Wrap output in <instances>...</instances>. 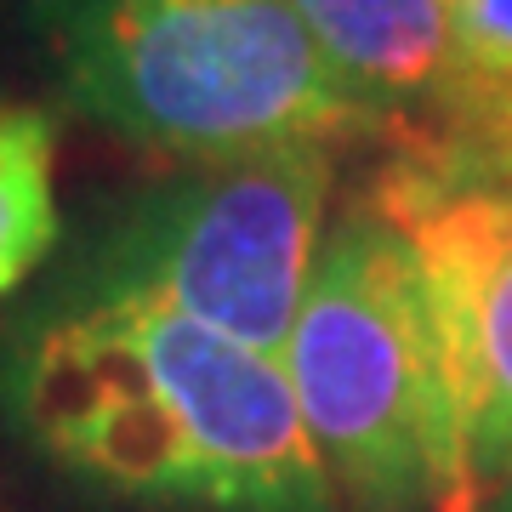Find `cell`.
<instances>
[{"mask_svg": "<svg viewBox=\"0 0 512 512\" xmlns=\"http://www.w3.org/2000/svg\"><path fill=\"white\" fill-rule=\"evenodd\" d=\"M336 154L296 143L171 171L97 228L57 296L183 313L279 359L330 228Z\"/></svg>", "mask_w": 512, "mask_h": 512, "instance_id": "cell-4", "label": "cell"}, {"mask_svg": "<svg viewBox=\"0 0 512 512\" xmlns=\"http://www.w3.org/2000/svg\"><path fill=\"white\" fill-rule=\"evenodd\" d=\"M478 512H512V478H507V484H501V490H495V495H490V501H484Z\"/></svg>", "mask_w": 512, "mask_h": 512, "instance_id": "cell-9", "label": "cell"}, {"mask_svg": "<svg viewBox=\"0 0 512 512\" xmlns=\"http://www.w3.org/2000/svg\"><path fill=\"white\" fill-rule=\"evenodd\" d=\"M365 194L416 251L456 410V512H478L512 478V148L399 143Z\"/></svg>", "mask_w": 512, "mask_h": 512, "instance_id": "cell-5", "label": "cell"}, {"mask_svg": "<svg viewBox=\"0 0 512 512\" xmlns=\"http://www.w3.org/2000/svg\"><path fill=\"white\" fill-rule=\"evenodd\" d=\"M279 359L336 507L456 512V410L427 285L365 188L330 217Z\"/></svg>", "mask_w": 512, "mask_h": 512, "instance_id": "cell-3", "label": "cell"}, {"mask_svg": "<svg viewBox=\"0 0 512 512\" xmlns=\"http://www.w3.org/2000/svg\"><path fill=\"white\" fill-rule=\"evenodd\" d=\"M29 29L63 103L160 160L296 143L387 154V126L285 0H29Z\"/></svg>", "mask_w": 512, "mask_h": 512, "instance_id": "cell-2", "label": "cell"}, {"mask_svg": "<svg viewBox=\"0 0 512 512\" xmlns=\"http://www.w3.org/2000/svg\"><path fill=\"white\" fill-rule=\"evenodd\" d=\"M57 234V120L40 103H0V302L35 279Z\"/></svg>", "mask_w": 512, "mask_h": 512, "instance_id": "cell-7", "label": "cell"}, {"mask_svg": "<svg viewBox=\"0 0 512 512\" xmlns=\"http://www.w3.org/2000/svg\"><path fill=\"white\" fill-rule=\"evenodd\" d=\"M461 97L439 137L512 148V0H450ZM427 143V137H421Z\"/></svg>", "mask_w": 512, "mask_h": 512, "instance_id": "cell-8", "label": "cell"}, {"mask_svg": "<svg viewBox=\"0 0 512 512\" xmlns=\"http://www.w3.org/2000/svg\"><path fill=\"white\" fill-rule=\"evenodd\" d=\"M0 416L120 507L342 512L285 359L183 313L52 291L0 336Z\"/></svg>", "mask_w": 512, "mask_h": 512, "instance_id": "cell-1", "label": "cell"}, {"mask_svg": "<svg viewBox=\"0 0 512 512\" xmlns=\"http://www.w3.org/2000/svg\"><path fill=\"white\" fill-rule=\"evenodd\" d=\"M319 52L387 126V148L439 137L456 120L461 69L450 0H285Z\"/></svg>", "mask_w": 512, "mask_h": 512, "instance_id": "cell-6", "label": "cell"}]
</instances>
